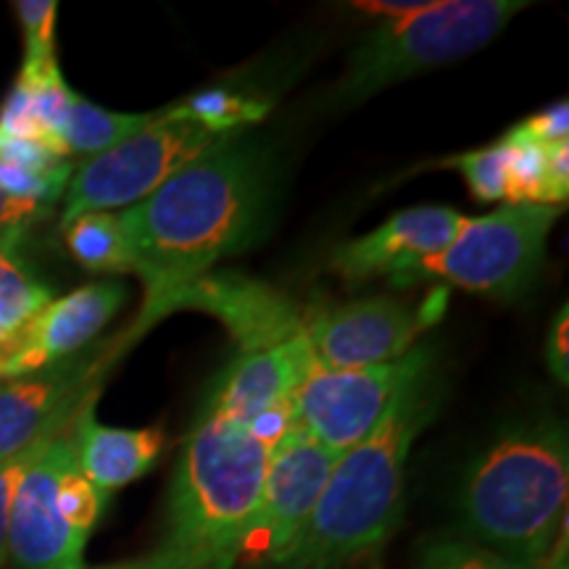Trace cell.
Masks as SVG:
<instances>
[{
    "instance_id": "obj_1",
    "label": "cell",
    "mask_w": 569,
    "mask_h": 569,
    "mask_svg": "<svg viewBox=\"0 0 569 569\" xmlns=\"http://www.w3.org/2000/svg\"><path fill=\"white\" fill-rule=\"evenodd\" d=\"M267 206L264 153L230 134L119 211L132 274L142 282V309L127 340L169 317L174 298L198 277L253 243L264 230Z\"/></svg>"
},
{
    "instance_id": "obj_2",
    "label": "cell",
    "mask_w": 569,
    "mask_h": 569,
    "mask_svg": "<svg viewBox=\"0 0 569 569\" xmlns=\"http://www.w3.org/2000/svg\"><path fill=\"white\" fill-rule=\"evenodd\" d=\"M436 411L430 369L398 396L372 436L338 457L301 532L264 569H346L382 549L403 522L411 446Z\"/></svg>"
},
{
    "instance_id": "obj_3",
    "label": "cell",
    "mask_w": 569,
    "mask_h": 569,
    "mask_svg": "<svg viewBox=\"0 0 569 569\" xmlns=\"http://www.w3.org/2000/svg\"><path fill=\"white\" fill-rule=\"evenodd\" d=\"M272 446L224 411L206 407L182 443L167 496L161 549L188 569H234Z\"/></svg>"
},
{
    "instance_id": "obj_4",
    "label": "cell",
    "mask_w": 569,
    "mask_h": 569,
    "mask_svg": "<svg viewBox=\"0 0 569 569\" xmlns=\"http://www.w3.org/2000/svg\"><path fill=\"white\" fill-rule=\"evenodd\" d=\"M569 446L559 419H528L503 430L461 482L467 538L503 557L543 565L567 525Z\"/></svg>"
},
{
    "instance_id": "obj_5",
    "label": "cell",
    "mask_w": 569,
    "mask_h": 569,
    "mask_svg": "<svg viewBox=\"0 0 569 569\" xmlns=\"http://www.w3.org/2000/svg\"><path fill=\"white\" fill-rule=\"evenodd\" d=\"M522 0H432L403 17L382 19L353 48L332 101L353 106L422 71L482 51L519 11Z\"/></svg>"
},
{
    "instance_id": "obj_6",
    "label": "cell",
    "mask_w": 569,
    "mask_h": 569,
    "mask_svg": "<svg viewBox=\"0 0 569 569\" xmlns=\"http://www.w3.org/2000/svg\"><path fill=\"white\" fill-rule=\"evenodd\" d=\"M559 219L557 206L501 203L493 213L461 222L443 251L393 277L396 288L446 282L467 293L517 298L543 264L546 240Z\"/></svg>"
},
{
    "instance_id": "obj_7",
    "label": "cell",
    "mask_w": 569,
    "mask_h": 569,
    "mask_svg": "<svg viewBox=\"0 0 569 569\" xmlns=\"http://www.w3.org/2000/svg\"><path fill=\"white\" fill-rule=\"evenodd\" d=\"M219 140L224 138L180 119L172 109L156 113L146 130L77 163L61 198V224L74 222L82 213L130 209Z\"/></svg>"
},
{
    "instance_id": "obj_8",
    "label": "cell",
    "mask_w": 569,
    "mask_h": 569,
    "mask_svg": "<svg viewBox=\"0 0 569 569\" xmlns=\"http://www.w3.org/2000/svg\"><path fill=\"white\" fill-rule=\"evenodd\" d=\"M432 367L436 348L427 343L380 367L322 369L315 365L293 396V422L327 451L343 457L372 436L398 396Z\"/></svg>"
},
{
    "instance_id": "obj_9",
    "label": "cell",
    "mask_w": 569,
    "mask_h": 569,
    "mask_svg": "<svg viewBox=\"0 0 569 569\" xmlns=\"http://www.w3.org/2000/svg\"><path fill=\"white\" fill-rule=\"evenodd\" d=\"M336 461V453L319 446L301 425L288 427L269 453L267 478L240 546L238 567L264 569L293 543L315 511Z\"/></svg>"
},
{
    "instance_id": "obj_10",
    "label": "cell",
    "mask_w": 569,
    "mask_h": 569,
    "mask_svg": "<svg viewBox=\"0 0 569 569\" xmlns=\"http://www.w3.org/2000/svg\"><path fill=\"white\" fill-rule=\"evenodd\" d=\"M127 346L130 340L122 336L101 351L0 382V465L63 430L82 403L98 396V377Z\"/></svg>"
},
{
    "instance_id": "obj_11",
    "label": "cell",
    "mask_w": 569,
    "mask_h": 569,
    "mask_svg": "<svg viewBox=\"0 0 569 569\" xmlns=\"http://www.w3.org/2000/svg\"><path fill=\"white\" fill-rule=\"evenodd\" d=\"M71 422L38 448L19 482L9 522V559L17 569H84L88 543L59 509V480L74 461Z\"/></svg>"
},
{
    "instance_id": "obj_12",
    "label": "cell",
    "mask_w": 569,
    "mask_h": 569,
    "mask_svg": "<svg viewBox=\"0 0 569 569\" xmlns=\"http://www.w3.org/2000/svg\"><path fill=\"white\" fill-rule=\"evenodd\" d=\"M432 319L427 306L415 309L390 296H372L311 315L306 340L322 369L380 367L407 356Z\"/></svg>"
},
{
    "instance_id": "obj_13",
    "label": "cell",
    "mask_w": 569,
    "mask_h": 569,
    "mask_svg": "<svg viewBox=\"0 0 569 569\" xmlns=\"http://www.w3.org/2000/svg\"><path fill=\"white\" fill-rule=\"evenodd\" d=\"M182 309L206 311L227 327L240 353L264 351L303 336L311 315L288 293L256 277L211 269L182 290L169 306V315Z\"/></svg>"
},
{
    "instance_id": "obj_14",
    "label": "cell",
    "mask_w": 569,
    "mask_h": 569,
    "mask_svg": "<svg viewBox=\"0 0 569 569\" xmlns=\"http://www.w3.org/2000/svg\"><path fill=\"white\" fill-rule=\"evenodd\" d=\"M124 301L127 288L113 280L82 284L69 296L51 298L0 365V382L42 372L84 351L119 315Z\"/></svg>"
},
{
    "instance_id": "obj_15",
    "label": "cell",
    "mask_w": 569,
    "mask_h": 569,
    "mask_svg": "<svg viewBox=\"0 0 569 569\" xmlns=\"http://www.w3.org/2000/svg\"><path fill=\"white\" fill-rule=\"evenodd\" d=\"M461 222L465 217L448 206L403 209L375 232L338 246L330 256V269L346 282H367L375 277L393 280L422 259L443 251L459 232Z\"/></svg>"
},
{
    "instance_id": "obj_16",
    "label": "cell",
    "mask_w": 569,
    "mask_h": 569,
    "mask_svg": "<svg viewBox=\"0 0 569 569\" xmlns=\"http://www.w3.org/2000/svg\"><path fill=\"white\" fill-rule=\"evenodd\" d=\"M315 369L309 340L298 336L288 343L264 348V351L240 353L232 365L222 369L217 386L206 396V407L230 415L248 427L261 419L293 411V396L306 375Z\"/></svg>"
},
{
    "instance_id": "obj_17",
    "label": "cell",
    "mask_w": 569,
    "mask_h": 569,
    "mask_svg": "<svg viewBox=\"0 0 569 569\" xmlns=\"http://www.w3.org/2000/svg\"><path fill=\"white\" fill-rule=\"evenodd\" d=\"M96 398L82 403L71 422L74 459L82 478L101 493L111 496L119 488L151 472L163 451V432L159 427H109L96 419Z\"/></svg>"
},
{
    "instance_id": "obj_18",
    "label": "cell",
    "mask_w": 569,
    "mask_h": 569,
    "mask_svg": "<svg viewBox=\"0 0 569 569\" xmlns=\"http://www.w3.org/2000/svg\"><path fill=\"white\" fill-rule=\"evenodd\" d=\"M71 92L74 90L63 82L59 61L38 69L21 67L17 84L0 106V132L11 134V138L34 140L67 159L61 130Z\"/></svg>"
},
{
    "instance_id": "obj_19",
    "label": "cell",
    "mask_w": 569,
    "mask_h": 569,
    "mask_svg": "<svg viewBox=\"0 0 569 569\" xmlns=\"http://www.w3.org/2000/svg\"><path fill=\"white\" fill-rule=\"evenodd\" d=\"M51 298V288L21 251V238H0V365Z\"/></svg>"
},
{
    "instance_id": "obj_20",
    "label": "cell",
    "mask_w": 569,
    "mask_h": 569,
    "mask_svg": "<svg viewBox=\"0 0 569 569\" xmlns=\"http://www.w3.org/2000/svg\"><path fill=\"white\" fill-rule=\"evenodd\" d=\"M156 119V113H124L109 111L101 106L84 101L80 92H71L69 111L63 119L61 142L67 159L71 156H98L119 142L146 130Z\"/></svg>"
},
{
    "instance_id": "obj_21",
    "label": "cell",
    "mask_w": 569,
    "mask_h": 569,
    "mask_svg": "<svg viewBox=\"0 0 569 569\" xmlns=\"http://www.w3.org/2000/svg\"><path fill=\"white\" fill-rule=\"evenodd\" d=\"M67 248L77 264L98 274H132V253L127 246L119 211L82 213L63 224Z\"/></svg>"
},
{
    "instance_id": "obj_22",
    "label": "cell",
    "mask_w": 569,
    "mask_h": 569,
    "mask_svg": "<svg viewBox=\"0 0 569 569\" xmlns=\"http://www.w3.org/2000/svg\"><path fill=\"white\" fill-rule=\"evenodd\" d=\"M172 113H177L180 119H188V122L201 124L211 134L227 138V134H240V130L248 124L261 122L269 113V103L264 98L240 96V92L213 88L184 98L182 103L172 106Z\"/></svg>"
},
{
    "instance_id": "obj_23",
    "label": "cell",
    "mask_w": 569,
    "mask_h": 569,
    "mask_svg": "<svg viewBox=\"0 0 569 569\" xmlns=\"http://www.w3.org/2000/svg\"><path fill=\"white\" fill-rule=\"evenodd\" d=\"M409 569H543V565L503 557L467 536H436L419 546Z\"/></svg>"
},
{
    "instance_id": "obj_24",
    "label": "cell",
    "mask_w": 569,
    "mask_h": 569,
    "mask_svg": "<svg viewBox=\"0 0 569 569\" xmlns=\"http://www.w3.org/2000/svg\"><path fill=\"white\" fill-rule=\"evenodd\" d=\"M446 167H453L465 177L469 193L482 203H507V148L498 140L493 146L478 148L453 156L446 161Z\"/></svg>"
},
{
    "instance_id": "obj_25",
    "label": "cell",
    "mask_w": 569,
    "mask_h": 569,
    "mask_svg": "<svg viewBox=\"0 0 569 569\" xmlns=\"http://www.w3.org/2000/svg\"><path fill=\"white\" fill-rule=\"evenodd\" d=\"M106 503H109V496L82 478V472L77 469V459L71 461L59 480V509L71 532L84 543H88L90 532L96 530Z\"/></svg>"
},
{
    "instance_id": "obj_26",
    "label": "cell",
    "mask_w": 569,
    "mask_h": 569,
    "mask_svg": "<svg viewBox=\"0 0 569 569\" xmlns=\"http://www.w3.org/2000/svg\"><path fill=\"white\" fill-rule=\"evenodd\" d=\"M24 32V69H38L56 61V17L53 0H17L13 3Z\"/></svg>"
},
{
    "instance_id": "obj_27",
    "label": "cell",
    "mask_w": 569,
    "mask_h": 569,
    "mask_svg": "<svg viewBox=\"0 0 569 569\" xmlns=\"http://www.w3.org/2000/svg\"><path fill=\"white\" fill-rule=\"evenodd\" d=\"M46 440H42V443H46ZM42 443H38L34 448H30V451L19 453V457H13L0 465V567H3L6 559H9V522H11L13 498H17L19 482H21V478H24L27 467H30V461L34 459V453H38V448Z\"/></svg>"
},
{
    "instance_id": "obj_28",
    "label": "cell",
    "mask_w": 569,
    "mask_h": 569,
    "mask_svg": "<svg viewBox=\"0 0 569 569\" xmlns=\"http://www.w3.org/2000/svg\"><path fill=\"white\" fill-rule=\"evenodd\" d=\"M511 130L538 142V146H561V142H569V106L567 101L553 103L549 109L532 113L525 122L515 124Z\"/></svg>"
},
{
    "instance_id": "obj_29",
    "label": "cell",
    "mask_w": 569,
    "mask_h": 569,
    "mask_svg": "<svg viewBox=\"0 0 569 569\" xmlns=\"http://www.w3.org/2000/svg\"><path fill=\"white\" fill-rule=\"evenodd\" d=\"M569 309L561 306L559 315L553 317L549 327V336H546V365H549L553 380L559 382L561 388L569 386Z\"/></svg>"
},
{
    "instance_id": "obj_30",
    "label": "cell",
    "mask_w": 569,
    "mask_h": 569,
    "mask_svg": "<svg viewBox=\"0 0 569 569\" xmlns=\"http://www.w3.org/2000/svg\"><path fill=\"white\" fill-rule=\"evenodd\" d=\"M46 213V206L19 201V198L0 190V238H21L27 227L38 222Z\"/></svg>"
},
{
    "instance_id": "obj_31",
    "label": "cell",
    "mask_w": 569,
    "mask_h": 569,
    "mask_svg": "<svg viewBox=\"0 0 569 569\" xmlns=\"http://www.w3.org/2000/svg\"><path fill=\"white\" fill-rule=\"evenodd\" d=\"M90 569H188L184 561L174 557L172 551L167 549H156L153 553H146V557L138 559H127V561H117V565H103V567H90Z\"/></svg>"
}]
</instances>
